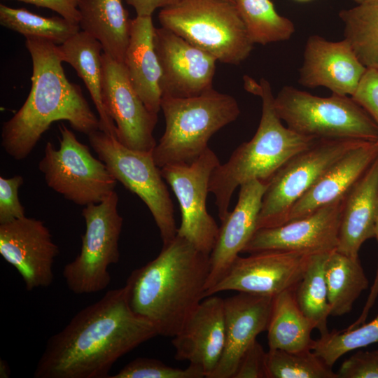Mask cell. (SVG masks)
I'll list each match as a JSON object with an SVG mask.
<instances>
[{"mask_svg":"<svg viewBox=\"0 0 378 378\" xmlns=\"http://www.w3.org/2000/svg\"><path fill=\"white\" fill-rule=\"evenodd\" d=\"M127 4L132 6L136 16H151L153 13L159 8H164L176 4L178 0H125Z\"/></svg>","mask_w":378,"mask_h":378,"instance_id":"cell-41","label":"cell"},{"mask_svg":"<svg viewBox=\"0 0 378 378\" xmlns=\"http://www.w3.org/2000/svg\"><path fill=\"white\" fill-rule=\"evenodd\" d=\"M358 4H370L378 3V0H353Z\"/></svg>","mask_w":378,"mask_h":378,"instance_id":"cell-44","label":"cell"},{"mask_svg":"<svg viewBox=\"0 0 378 378\" xmlns=\"http://www.w3.org/2000/svg\"><path fill=\"white\" fill-rule=\"evenodd\" d=\"M330 253H320L311 255L307 270L294 289L300 308L313 322L321 336L329 332L327 320L330 314L325 267Z\"/></svg>","mask_w":378,"mask_h":378,"instance_id":"cell-30","label":"cell"},{"mask_svg":"<svg viewBox=\"0 0 378 378\" xmlns=\"http://www.w3.org/2000/svg\"><path fill=\"white\" fill-rule=\"evenodd\" d=\"M365 141L350 139H316L286 161L267 182L256 230L286 223L295 203L337 160Z\"/></svg>","mask_w":378,"mask_h":378,"instance_id":"cell-11","label":"cell"},{"mask_svg":"<svg viewBox=\"0 0 378 378\" xmlns=\"http://www.w3.org/2000/svg\"><path fill=\"white\" fill-rule=\"evenodd\" d=\"M303 58L298 83L309 88L324 87L340 95L351 97L367 70L344 38L330 41L312 35Z\"/></svg>","mask_w":378,"mask_h":378,"instance_id":"cell-18","label":"cell"},{"mask_svg":"<svg viewBox=\"0 0 378 378\" xmlns=\"http://www.w3.org/2000/svg\"><path fill=\"white\" fill-rule=\"evenodd\" d=\"M339 378H378V349L358 351L340 366Z\"/></svg>","mask_w":378,"mask_h":378,"instance_id":"cell-37","label":"cell"},{"mask_svg":"<svg viewBox=\"0 0 378 378\" xmlns=\"http://www.w3.org/2000/svg\"><path fill=\"white\" fill-rule=\"evenodd\" d=\"M160 107L165 130L152 150L159 168L192 162L209 148L213 134L240 114L232 96L213 88L190 97H162Z\"/></svg>","mask_w":378,"mask_h":378,"instance_id":"cell-5","label":"cell"},{"mask_svg":"<svg viewBox=\"0 0 378 378\" xmlns=\"http://www.w3.org/2000/svg\"><path fill=\"white\" fill-rule=\"evenodd\" d=\"M153 42L162 97H190L213 88L216 57L162 27H155Z\"/></svg>","mask_w":378,"mask_h":378,"instance_id":"cell-15","label":"cell"},{"mask_svg":"<svg viewBox=\"0 0 378 378\" xmlns=\"http://www.w3.org/2000/svg\"><path fill=\"white\" fill-rule=\"evenodd\" d=\"M38 7L49 8L64 18L75 23H79L80 13L77 0H17Z\"/></svg>","mask_w":378,"mask_h":378,"instance_id":"cell-40","label":"cell"},{"mask_svg":"<svg viewBox=\"0 0 378 378\" xmlns=\"http://www.w3.org/2000/svg\"><path fill=\"white\" fill-rule=\"evenodd\" d=\"M209 270L210 255L176 235L154 260L127 277L130 305L158 335L173 337L204 298Z\"/></svg>","mask_w":378,"mask_h":378,"instance_id":"cell-3","label":"cell"},{"mask_svg":"<svg viewBox=\"0 0 378 378\" xmlns=\"http://www.w3.org/2000/svg\"><path fill=\"white\" fill-rule=\"evenodd\" d=\"M378 217V157L343 199L337 251L358 258L362 244L375 237Z\"/></svg>","mask_w":378,"mask_h":378,"instance_id":"cell-23","label":"cell"},{"mask_svg":"<svg viewBox=\"0 0 378 378\" xmlns=\"http://www.w3.org/2000/svg\"><path fill=\"white\" fill-rule=\"evenodd\" d=\"M339 16L344 23V39L358 60L367 69L378 70V3L343 9Z\"/></svg>","mask_w":378,"mask_h":378,"instance_id":"cell-29","label":"cell"},{"mask_svg":"<svg viewBox=\"0 0 378 378\" xmlns=\"http://www.w3.org/2000/svg\"><path fill=\"white\" fill-rule=\"evenodd\" d=\"M374 343H378V315L354 328L328 332L314 340L312 349L332 367L345 354Z\"/></svg>","mask_w":378,"mask_h":378,"instance_id":"cell-34","label":"cell"},{"mask_svg":"<svg viewBox=\"0 0 378 378\" xmlns=\"http://www.w3.org/2000/svg\"><path fill=\"white\" fill-rule=\"evenodd\" d=\"M154 29L151 16L132 20L123 63L136 93L147 108L158 114L161 109V70L153 42Z\"/></svg>","mask_w":378,"mask_h":378,"instance_id":"cell-24","label":"cell"},{"mask_svg":"<svg viewBox=\"0 0 378 378\" xmlns=\"http://www.w3.org/2000/svg\"><path fill=\"white\" fill-rule=\"evenodd\" d=\"M23 183L24 178L20 175L10 178L0 176V224L26 216L25 209L18 196Z\"/></svg>","mask_w":378,"mask_h":378,"instance_id":"cell-36","label":"cell"},{"mask_svg":"<svg viewBox=\"0 0 378 378\" xmlns=\"http://www.w3.org/2000/svg\"><path fill=\"white\" fill-rule=\"evenodd\" d=\"M158 335L131 308L124 286L78 312L46 342L34 378H109L114 363Z\"/></svg>","mask_w":378,"mask_h":378,"instance_id":"cell-1","label":"cell"},{"mask_svg":"<svg viewBox=\"0 0 378 378\" xmlns=\"http://www.w3.org/2000/svg\"><path fill=\"white\" fill-rule=\"evenodd\" d=\"M59 130V147L47 142L38 163L47 186L77 205L99 203L115 190L118 181L71 130L62 123Z\"/></svg>","mask_w":378,"mask_h":378,"instance_id":"cell-10","label":"cell"},{"mask_svg":"<svg viewBox=\"0 0 378 378\" xmlns=\"http://www.w3.org/2000/svg\"><path fill=\"white\" fill-rule=\"evenodd\" d=\"M58 50L62 62L74 68L89 91L98 112L99 130L116 138L115 125L106 113L102 102V44L89 34L79 31L58 45Z\"/></svg>","mask_w":378,"mask_h":378,"instance_id":"cell-26","label":"cell"},{"mask_svg":"<svg viewBox=\"0 0 378 378\" xmlns=\"http://www.w3.org/2000/svg\"><path fill=\"white\" fill-rule=\"evenodd\" d=\"M266 354L255 340L244 353L232 378H267Z\"/></svg>","mask_w":378,"mask_h":378,"instance_id":"cell-39","label":"cell"},{"mask_svg":"<svg viewBox=\"0 0 378 378\" xmlns=\"http://www.w3.org/2000/svg\"><path fill=\"white\" fill-rule=\"evenodd\" d=\"M378 244V217L376 224V230H375V237ZM378 297V260H377V267L375 278L374 283L371 287L370 293L366 301V303L363 307L362 314L363 315H368L370 309L375 302L377 298Z\"/></svg>","mask_w":378,"mask_h":378,"instance_id":"cell-42","label":"cell"},{"mask_svg":"<svg viewBox=\"0 0 378 378\" xmlns=\"http://www.w3.org/2000/svg\"><path fill=\"white\" fill-rule=\"evenodd\" d=\"M79 26L102 46L104 52L123 62L132 20L122 0H77Z\"/></svg>","mask_w":378,"mask_h":378,"instance_id":"cell-25","label":"cell"},{"mask_svg":"<svg viewBox=\"0 0 378 378\" xmlns=\"http://www.w3.org/2000/svg\"><path fill=\"white\" fill-rule=\"evenodd\" d=\"M325 277L330 316L350 312L356 300L369 286L359 258L348 256L336 249L329 253Z\"/></svg>","mask_w":378,"mask_h":378,"instance_id":"cell-28","label":"cell"},{"mask_svg":"<svg viewBox=\"0 0 378 378\" xmlns=\"http://www.w3.org/2000/svg\"><path fill=\"white\" fill-rule=\"evenodd\" d=\"M267 185V183L264 181L251 180L239 186L237 204L221 220L215 245L210 253V270L204 292L225 275L255 232Z\"/></svg>","mask_w":378,"mask_h":378,"instance_id":"cell-20","label":"cell"},{"mask_svg":"<svg viewBox=\"0 0 378 378\" xmlns=\"http://www.w3.org/2000/svg\"><path fill=\"white\" fill-rule=\"evenodd\" d=\"M343 199L302 218L256 230L242 253L284 251L316 254L337 249Z\"/></svg>","mask_w":378,"mask_h":378,"instance_id":"cell-17","label":"cell"},{"mask_svg":"<svg viewBox=\"0 0 378 378\" xmlns=\"http://www.w3.org/2000/svg\"><path fill=\"white\" fill-rule=\"evenodd\" d=\"M244 88L262 100V114L253 138L239 145L228 160L213 171L209 192L214 194L218 217L229 212L235 189L251 180L267 183L290 158L311 146L316 139L300 134L284 126L274 107L271 85L265 78L256 81L245 75Z\"/></svg>","mask_w":378,"mask_h":378,"instance_id":"cell-4","label":"cell"},{"mask_svg":"<svg viewBox=\"0 0 378 378\" xmlns=\"http://www.w3.org/2000/svg\"><path fill=\"white\" fill-rule=\"evenodd\" d=\"M202 369L190 364L186 368L169 366L163 362L150 358H136L130 361L109 378H203Z\"/></svg>","mask_w":378,"mask_h":378,"instance_id":"cell-35","label":"cell"},{"mask_svg":"<svg viewBox=\"0 0 378 378\" xmlns=\"http://www.w3.org/2000/svg\"><path fill=\"white\" fill-rule=\"evenodd\" d=\"M294 1H311V0H294Z\"/></svg>","mask_w":378,"mask_h":378,"instance_id":"cell-45","label":"cell"},{"mask_svg":"<svg viewBox=\"0 0 378 378\" xmlns=\"http://www.w3.org/2000/svg\"><path fill=\"white\" fill-rule=\"evenodd\" d=\"M274 107L288 128L306 136L378 141L377 125L350 96L322 97L285 85Z\"/></svg>","mask_w":378,"mask_h":378,"instance_id":"cell-7","label":"cell"},{"mask_svg":"<svg viewBox=\"0 0 378 378\" xmlns=\"http://www.w3.org/2000/svg\"><path fill=\"white\" fill-rule=\"evenodd\" d=\"M32 60L31 88L21 108L2 125L1 146L16 160L27 158L52 122L66 120L85 134L99 130L80 88L66 78L58 45L48 40L25 38Z\"/></svg>","mask_w":378,"mask_h":378,"instance_id":"cell-2","label":"cell"},{"mask_svg":"<svg viewBox=\"0 0 378 378\" xmlns=\"http://www.w3.org/2000/svg\"><path fill=\"white\" fill-rule=\"evenodd\" d=\"M88 136L91 147L115 180L145 203L158 227L163 246L169 244L176 237L178 228L170 194L152 150L130 149L100 130Z\"/></svg>","mask_w":378,"mask_h":378,"instance_id":"cell-8","label":"cell"},{"mask_svg":"<svg viewBox=\"0 0 378 378\" xmlns=\"http://www.w3.org/2000/svg\"><path fill=\"white\" fill-rule=\"evenodd\" d=\"M118 195L114 190L97 204L83 207L85 230L80 253L63 269L68 288L77 295L106 289L111 277L109 267L120 259L118 242L123 219L118 211Z\"/></svg>","mask_w":378,"mask_h":378,"instance_id":"cell-9","label":"cell"},{"mask_svg":"<svg viewBox=\"0 0 378 378\" xmlns=\"http://www.w3.org/2000/svg\"><path fill=\"white\" fill-rule=\"evenodd\" d=\"M102 60V102L115 125L118 141L130 149L153 150L158 114L147 108L134 89L123 62L104 52Z\"/></svg>","mask_w":378,"mask_h":378,"instance_id":"cell-14","label":"cell"},{"mask_svg":"<svg viewBox=\"0 0 378 378\" xmlns=\"http://www.w3.org/2000/svg\"><path fill=\"white\" fill-rule=\"evenodd\" d=\"M312 254L266 251L238 256L225 275L204 293V298L227 290L275 295L295 289L302 279Z\"/></svg>","mask_w":378,"mask_h":378,"instance_id":"cell-13","label":"cell"},{"mask_svg":"<svg viewBox=\"0 0 378 378\" xmlns=\"http://www.w3.org/2000/svg\"><path fill=\"white\" fill-rule=\"evenodd\" d=\"M59 253L43 221L24 216L0 224V254L21 275L27 291L52 284Z\"/></svg>","mask_w":378,"mask_h":378,"instance_id":"cell-16","label":"cell"},{"mask_svg":"<svg viewBox=\"0 0 378 378\" xmlns=\"http://www.w3.org/2000/svg\"><path fill=\"white\" fill-rule=\"evenodd\" d=\"M377 157L378 141H364L348 151L295 203L286 223L305 217L343 198Z\"/></svg>","mask_w":378,"mask_h":378,"instance_id":"cell-22","label":"cell"},{"mask_svg":"<svg viewBox=\"0 0 378 378\" xmlns=\"http://www.w3.org/2000/svg\"><path fill=\"white\" fill-rule=\"evenodd\" d=\"M219 164L217 155L208 148L190 164H172L160 168L163 178L179 203L181 221L177 235L209 255L215 245L219 227L208 213L206 202L211 174Z\"/></svg>","mask_w":378,"mask_h":378,"instance_id":"cell-12","label":"cell"},{"mask_svg":"<svg viewBox=\"0 0 378 378\" xmlns=\"http://www.w3.org/2000/svg\"><path fill=\"white\" fill-rule=\"evenodd\" d=\"M234 4L253 44L287 41L295 32L293 22L279 14L271 0H236Z\"/></svg>","mask_w":378,"mask_h":378,"instance_id":"cell-31","label":"cell"},{"mask_svg":"<svg viewBox=\"0 0 378 378\" xmlns=\"http://www.w3.org/2000/svg\"><path fill=\"white\" fill-rule=\"evenodd\" d=\"M0 377H9V374H10V370H9V368H8V364L6 363L5 360H2L1 359V362H0Z\"/></svg>","mask_w":378,"mask_h":378,"instance_id":"cell-43","label":"cell"},{"mask_svg":"<svg viewBox=\"0 0 378 378\" xmlns=\"http://www.w3.org/2000/svg\"><path fill=\"white\" fill-rule=\"evenodd\" d=\"M273 297L239 292L224 299L225 341L209 378H232L247 348L267 330Z\"/></svg>","mask_w":378,"mask_h":378,"instance_id":"cell-21","label":"cell"},{"mask_svg":"<svg viewBox=\"0 0 378 378\" xmlns=\"http://www.w3.org/2000/svg\"><path fill=\"white\" fill-rule=\"evenodd\" d=\"M378 126V70L367 69L351 96Z\"/></svg>","mask_w":378,"mask_h":378,"instance_id":"cell-38","label":"cell"},{"mask_svg":"<svg viewBox=\"0 0 378 378\" xmlns=\"http://www.w3.org/2000/svg\"><path fill=\"white\" fill-rule=\"evenodd\" d=\"M227 1H230V2H232V3L235 4V1H236V0H227Z\"/></svg>","mask_w":378,"mask_h":378,"instance_id":"cell-46","label":"cell"},{"mask_svg":"<svg viewBox=\"0 0 378 378\" xmlns=\"http://www.w3.org/2000/svg\"><path fill=\"white\" fill-rule=\"evenodd\" d=\"M225 341L224 299L205 298L173 337L175 358L200 367L209 378L223 354Z\"/></svg>","mask_w":378,"mask_h":378,"instance_id":"cell-19","label":"cell"},{"mask_svg":"<svg viewBox=\"0 0 378 378\" xmlns=\"http://www.w3.org/2000/svg\"><path fill=\"white\" fill-rule=\"evenodd\" d=\"M158 20L225 64H239L253 48L235 4L227 0H178L162 8Z\"/></svg>","mask_w":378,"mask_h":378,"instance_id":"cell-6","label":"cell"},{"mask_svg":"<svg viewBox=\"0 0 378 378\" xmlns=\"http://www.w3.org/2000/svg\"><path fill=\"white\" fill-rule=\"evenodd\" d=\"M0 24L27 37L48 40L60 45L80 31L78 23L63 17H43L24 8L0 4Z\"/></svg>","mask_w":378,"mask_h":378,"instance_id":"cell-32","label":"cell"},{"mask_svg":"<svg viewBox=\"0 0 378 378\" xmlns=\"http://www.w3.org/2000/svg\"><path fill=\"white\" fill-rule=\"evenodd\" d=\"M314 328L313 322L300 308L294 289L273 297L267 328L270 349L288 351L312 349L314 340L311 333Z\"/></svg>","mask_w":378,"mask_h":378,"instance_id":"cell-27","label":"cell"},{"mask_svg":"<svg viewBox=\"0 0 378 378\" xmlns=\"http://www.w3.org/2000/svg\"><path fill=\"white\" fill-rule=\"evenodd\" d=\"M266 368L267 378H339L312 349H270L266 354Z\"/></svg>","mask_w":378,"mask_h":378,"instance_id":"cell-33","label":"cell"}]
</instances>
